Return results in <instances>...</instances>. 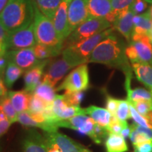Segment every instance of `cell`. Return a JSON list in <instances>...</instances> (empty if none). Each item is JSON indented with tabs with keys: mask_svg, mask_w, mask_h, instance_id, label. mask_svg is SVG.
I'll use <instances>...</instances> for the list:
<instances>
[{
	"mask_svg": "<svg viewBox=\"0 0 152 152\" xmlns=\"http://www.w3.org/2000/svg\"><path fill=\"white\" fill-rule=\"evenodd\" d=\"M115 115L121 121H127L128 119L131 118L130 103L128 100L119 99Z\"/></svg>",
	"mask_w": 152,
	"mask_h": 152,
	"instance_id": "obj_34",
	"label": "cell"
},
{
	"mask_svg": "<svg viewBox=\"0 0 152 152\" xmlns=\"http://www.w3.org/2000/svg\"><path fill=\"white\" fill-rule=\"evenodd\" d=\"M12 124L8 119L4 120V121H0V137L3 136L6 132L8 131L10 128L11 125Z\"/></svg>",
	"mask_w": 152,
	"mask_h": 152,
	"instance_id": "obj_41",
	"label": "cell"
},
{
	"mask_svg": "<svg viewBox=\"0 0 152 152\" xmlns=\"http://www.w3.org/2000/svg\"><path fill=\"white\" fill-rule=\"evenodd\" d=\"M119 99L112 97L111 96L107 94L106 96V109L109 111L111 115H115L116 111L118 106Z\"/></svg>",
	"mask_w": 152,
	"mask_h": 152,
	"instance_id": "obj_36",
	"label": "cell"
},
{
	"mask_svg": "<svg viewBox=\"0 0 152 152\" xmlns=\"http://www.w3.org/2000/svg\"><path fill=\"white\" fill-rule=\"evenodd\" d=\"M149 12H150V14H151V16L152 17V4L151 6V7H150V9H149Z\"/></svg>",
	"mask_w": 152,
	"mask_h": 152,
	"instance_id": "obj_47",
	"label": "cell"
},
{
	"mask_svg": "<svg viewBox=\"0 0 152 152\" xmlns=\"http://www.w3.org/2000/svg\"><path fill=\"white\" fill-rule=\"evenodd\" d=\"M33 0H9L0 13V23L7 32L27 28L33 23Z\"/></svg>",
	"mask_w": 152,
	"mask_h": 152,
	"instance_id": "obj_2",
	"label": "cell"
},
{
	"mask_svg": "<svg viewBox=\"0 0 152 152\" xmlns=\"http://www.w3.org/2000/svg\"><path fill=\"white\" fill-rule=\"evenodd\" d=\"M56 91L54 87L49 84L48 82L42 80L33 93L47 103L52 104L56 96Z\"/></svg>",
	"mask_w": 152,
	"mask_h": 152,
	"instance_id": "obj_27",
	"label": "cell"
},
{
	"mask_svg": "<svg viewBox=\"0 0 152 152\" xmlns=\"http://www.w3.org/2000/svg\"><path fill=\"white\" fill-rule=\"evenodd\" d=\"M149 37H150V39H151V40L152 41V28H151V31H150V33H149Z\"/></svg>",
	"mask_w": 152,
	"mask_h": 152,
	"instance_id": "obj_46",
	"label": "cell"
},
{
	"mask_svg": "<svg viewBox=\"0 0 152 152\" xmlns=\"http://www.w3.org/2000/svg\"><path fill=\"white\" fill-rule=\"evenodd\" d=\"M87 11L89 18H107L111 14V0H88Z\"/></svg>",
	"mask_w": 152,
	"mask_h": 152,
	"instance_id": "obj_17",
	"label": "cell"
},
{
	"mask_svg": "<svg viewBox=\"0 0 152 152\" xmlns=\"http://www.w3.org/2000/svg\"><path fill=\"white\" fill-rule=\"evenodd\" d=\"M127 92V100L134 102L138 100H147L152 102V93L143 88L132 89L131 87L125 89Z\"/></svg>",
	"mask_w": 152,
	"mask_h": 152,
	"instance_id": "obj_29",
	"label": "cell"
},
{
	"mask_svg": "<svg viewBox=\"0 0 152 152\" xmlns=\"http://www.w3.org/2000/svg\"><path fill=\"white\" fill-rule=\"evenodd\" d=\"M35 5V17L33 20L34 33L38 44L43 45L61 54L64 50V42L60 40L53 21L45 16Z\"/></svg>",
	"mask_w": 152,
	"mask_h": 152,
	"instance_id": "obj_4",
	"label": "cell"
},
{
	"mask_svg": "<svg viewBox=\"0 0 152 152\" xmlns=\"http://www.w3.org/2000/svg\"><path fill=\"white\" fill-rule=\"evenodd\" d=\"M0 105L2 108L4 113H5L7 119L11 123L17 122V118H18V113L14 109L8 94H7V96L1 97V100H0Z\"/></svg>",
	"mask_w": 152,
	"mask_h": 152,
	"instance_id": "obj_30",
	"label": "cell"
},
{
	"mask_svg": "<svg viewBox=\"0 0 152 152\" xmlns=\"http://www.w3.org/2000/svg\"><path fill=\"white\" fill-rule=\"evenodd\" d=\"M73 68L74 66L62 56L58 59L51 61L48 64L46 72L44 74L43 80L48 82L51 85L55 87Z\"/></svg>",
	"mask_w": 152,
	"mask_h": 152,
	"instance_id": "obj_12",
	"label": "cell"
},
{
	"mask_svg": "<svg viewBox=\"0 0 152 152\" xmlns=\"http://www.w3.org/2000/svg\"><path fill=\"white\" fill-rule=\"evenodd\" d=\"M8 1L9 0H0V13L1 12V11L4 8Z\"/></svg>",
	"mask_w": 152,
	"mask_h": 152,
	"instance_id": "obj_44",
	"label": "cell"
},
{
	"mask_svg": "<svg viewBox=\"0 0 152 152\" xmlns=\"http://www.w3.org/2000/svg\"><path fill=\"white\" fill-rule=\"evenodd\" d=\"M87 1L88 0H72L70 3L68 10L69 34L89 18Z\"/></svg>",
	"mask_w": 152,
	"mask_h": 152,
	"instance_id": "obj_10",
	"label": "cell"
},
{
	"mask_svg": "<svg viewBox=\"0 0 152 152\" xmlns=\"http://www.w3.org/2000/svg\"><path fill=\"white\" fill-rule=\"evenodd\" d=\"M131 65L137 79L152 93V66L144 63H134Z\"/></svg>",
	"mask_w": 152,
	"mask_h": 152,
	"instance_id": "obj_20",
	"label": "cell"
},
{
	"mask_svg": "<svg viewBox=\"0 0 152 152\" xmlns=\"http://www.w3.org/2000/svg\"><path fill=\"white\" fill-rule=\"evenodd\" d=\"M49 152H61V150L58 147H55V146H50L49 147Z\"/></svg>",
	"mask_w": 152,
	"mask_h": 152,
	"instance_id": "obj_45",
	"label": "cell"
},
{
	"mask_svg": "<svg viewBox=\"0 0 152 152\" xmlns=\"http://www.w3.org/2000/svg\"><path fill=\"white\" fill-rule=\"evenodd\" d=\"M7 56L9 61L14 63L18 67L22 68L25 72L37 66L42 61L36 57L33 47L9 50L7 52Z\"/></svg>",
	"mask_w": 152,
	"mask_h": 152,
	"instance_id": "obj_11",
	"label": "cell"
},
{
	"mask_svg": "<svg viewBox=\"0 0 152 152\" xmlns=\"http://www.w3.org/2000/svg\"><path fill=\"white\" fill-rule=\"evenodd\" d=\"M90 87V75L87 64L77 66L64 78V81L56 87V91L84 92Z\"/></svg>",
	"mask_w": 152,
	"mask_h": 152,
	"instance_id": "obj_7",
	"label": "cell"
},
{
	"mask_svg": "<svg viewBox=\"0 0 152 152\" xmlns=\"http://www.w3.org/2000/svg\"><path fill=\"white\" fill-rule=\"evenodd\" d=\"M147 4L145 0H134L130 8L135 13L136 15H137L145 11L147 7Z\"/></svg>",
	"mask_w": 152,
	"mask_h": 152,
	"instance_id": "obj_38",
	"label": "cell"
},
{
	"mask_svg": "<svg viewBox=\"0 0 152 152\" xmlns=\"http://www.w3.org/2000/svg\"><path fill=\"white\" fill-rule=\"evenodd\" d=\"M106 152H127L128 147L125 139L122 135L109 133L105 140Z\"/></svg>",
	"mask_w": 152,
	"mask_h": 152,
	"instance_id": "obj_23",
	"label": "cell"
},
{
	"mask_svg": "<svg viewBox=\"0 0 152 152\" xmlns=\"http://www.w3.org/2000/svg\"><path fill=\"white\" fill-rule=\"evenodd\" d=\"M23 73H25V71L22 68L18 67L13 62L9 61L4 75V80L7 88H11Z\"/></svg>",
	"mask_w": 152,
	"mask_h": 152,
	"instance_id": "obj_26",
	"label": "cell"
},
{
	"mask_svg": "<svg viewBox=\"0 0 152 152\" xmlns=\"http://www.w3.org/2000/svg\"><path fill=\"white\" fill-rule=\"evenodd\" d=\"M128 126L129 125L126 121H121L116 115H111V121L107 127V130L109 133L121 134L123 129Z\"/></svg>",
	"mask_w": 152,
	"mask_h": 152,
	"instance_id": "obj_33",
	"label": "cell"
},
{
	"mask_svg": "<svg viewBox=\"0 0 152 152\" xmlns=\"http://www.w3.org/2000/svg\"><path fill=\"white\" fill-rule=\"evenodd\" d=\"M4 75L0 73V96L4 97V96H7L9 91L7 90V87L6 86L4 80Z\"/></svg>",
	"mask_w": 152,
	"mask_h": 152,
	"instance_id": "obj_42",
	"label": "cell"
},
{
	"mask_svg": "<svg viewBox=\"0 0 152 152\" xmlns=\"http://www.w3.org/2000/svg\"><path fill=\"white\" fill-rule=\"evenodd\" d=\"M111 26V23L105 18H88L70 34L64 43V48L103 32Z\"/></svg>",
	"mask_w": 152,
	"mask_h": 152,
	"instance_id": "obj_5",
	"label": "cell"
},
{
	"mask_svg": "<svg viewBox=\"0 0 152 152\" xmlns=\"http://www.w3.org/2000/svg\"><path fill=\"white\" fill-rule=\"evenodd\" d=\"M146 1H147V3L149 4H152V0H145Z\"/></svg>",
	"mask_w": 152,
	"mask_h": 152,
	"instance_id": "obj_48",
	"label": "cell"
},
{
	"mask_svg": "<svg viewBox=\"0 0 152 152\" xmlns=\"http://www.w3.org/2000/svg\"><path fill=\"white\" fill-rule=\"evenodd\" d=\"M134 152H152V140L134 146Z\"/></svg>",
	"mask_w": 152,
	"mask_h": 152,
	"instance_id": "obj_39",
	"label": "cell"
},
{
	"mask_svg": "<svg viewBox=\"0 0 152 152\" xmlns=\"http://www.w3.org/2000/svg\"><path fill=\"white\" fill-rule=\"evenodd\" d=\"M125 53L131 64L144 63L152 66V41L149 35H132Z\"/></svg>",
	"mask_w": 152,
	"mask_h": 152,
	"instance_id": "obj_6",
	"label": "cell"
},
{
	"mask_svg": "<svg viewBox=\"0 0 152 152\" xmlns=\"http://www.w3.org/2000/svg\"><path fill=\"white\" fill-rule=\"evenodd\" d=\"M130 130H131L130 127V125H129L128 127H127V128L123 129V130H122V132H121V135H122L125 139L126 137H128L130 136Z\"/></svg>",
	"mask_w": 152,
	"mask_h": 152,
	"instance_id": "obj_43",
	"label": "cell"
},
{
	"mask_svg": "<svg viewBox=\"0 0 152 152\" xmlns=\"http://www.w3.org/2000/svg\"><path fill=\"white\" fill-rule=\"evenodd\" d=\"M17 122L20 123L22 125L25 127H28V128H40L46 132L58 131V127L56 126L55 123H38L33 119V118L30 116L28 111L19 113L18 114V118H17Z\"/></svg>",
	"mask_w": 152,
	"mask_h": 152,
	"instance_id": "obj_21",
	"label": "cell"
},
{
	"mask_svg": "<svg viewBox=\"0 0 152 152\" xmlns=\"http://www.w3.org/2000/svg\"><path fill=\"white\" fill-rule=\"evenodd\" d=\"M134 1V0H111L112 12L106 20L113 24L118 16L127 12L130 9Z\"/></svg>",
	"mask_w": 152,
	"mask_h": 152,
	"instance_id": "obj_25",
	"label": "cell"
},
{
	"mask_svg": "<svg viewBox=\"0 0 152 152\" xmlns=\"http://www.w3.org/2000/svg\"><path fill=\"white\" fill-rule=\"evenodd\" d=\"M126 47L124 42L113 33L96 47L89 62L104 64L120 70L125 76V86L131 85L133 70L125 53Z\"/></svg>",
	"mask_w": 152,
	"mask_h": 152,
	"instance_id": "obj_1",
	"label": "cell"
},
{
	"mask_svg": "<svg viewBox=\"0 0 152 152\" xmlns=\"http://www.w3.org/2000/svg\"><path fill=\"white\" fill-rule=\"evenodd\" d=\"M85 112L86 115H90V117L94 120L96 124L106 128L109 126L111 121V114L106 109L92 105L85 108Z\"/></svg>",
	"mask_w": 152,
	"mask_h": 152,
	"instance_id": "obj_22",
	"label": "cell"
},
{
	"mask_svg": "<svg viewBox=\"0 0 152 152\" xmlns=\"http://www.w3.org/2000/svg\"><path fill=\"white\" fill-rule=\"evenodd\" d=\"M84 152H92V151H91L90 149H87V148H86V149L85 150Z\"/></svg>",
	"mask_w": 152,
	"mask_h": 152,
	"instance_id": "obj_49",
	"label": "cell"
},
{
	"mask_svg": "<svg viewBox=\"0 0 152 152\" xmlns=\"http://www.w3.org/2000/svg\"><path fill=\"white\" fill-rule=\"evenodd\" d=\"M1 96H0V100H1Z\"/></svg>",
	"mask_w": 152,
	"mask_h": 152,
	"instance_id": "obj_50",
	"label": "cell"
},
{
	"mask_svg": "<svg viewBox=\"0 0 152 152\" xmlns=\"http://www.w3.org/2000/svg\"><path fill=\"white\" fill-rule=\"evenodd\" d=\"M33 93L23 90L9 91L8 96L14 109L18 113L27 111L29 109L30 103Z\"/></svg>",
	"mask_w": 152,
	"mask_h": 152,
	"instance_id": "obj_18",
	"label": "cell"
},
{
	"mask_svg": "<svg viewBox=\"0 0 152 152\" xmlns=\"http://www.w3.org/2000/svg\"><path fill=\"white\" fill-rule=\"evenodd\" d=\"M88 118L89 116L87 115H78L67 120H61L56 122L55 124L58 128H69L79 132Z\"/></svg>",
	"mask_w": 152,
	"mask_h": 152,
	"instance_id": "obj_28",
	"label": "cell"
},
{
	"mask_svg": "<svg viewBox=\"0 0 152 152\" xmlns=\"http://www.w3.org/2000/svg\"><path fill=\"white\" fill-rule=\"evenodd\" d=\"M71 1L72 0H62L53 19V23L58 37L64 43L70 35L68 31V10Z\"/></svg>",
	"mask_w": 152,
	"mask_h": 152,
	"instance_id": "obj_13",
	"label": "cell"
},
{
	"mask_svg": "<svg viewBox=\"0 0 152 152\" xmlns=\"http://www.w3.org/2000/svg\"><path fill=\"white\" fill-rule=\"evenodd\" d=\"M113 33H114V28H109L80 42L66 47L62 51L61 56L74 67L87 64L90 61L91 55L96 47Z\"/></svg>",
	"mask_w": 152,
	"mask_h": 152,
	"instance_id": "obj_3",
	"label": "cell"
},
{
	"mask_svg": "<svg viewBox=\"0 0 152 152\" xmlns=\"http://www.w3.org/2000/svg\"><path fill=\"white\" fill-rule=\"evenodd\" d=\"M52 106V104L47 103L33 93L31 101H30L29 109L27 111L30 112V113H42L49 106Z\"/></svg>",
	"mask_w": 152,
	"mask_h": 152,
	"instance_id": "obj_32",
	"label": "cell"
},
{
	"mask_svg": "<svg viewBox=\"0 0 152 152\" xmlns=\"http://www.w3.org/2000/svg\"><path fill=\"white\" fill-rule=\"evenodd\" d=\"M136 14L131 8L124 14L120 15L116 18L112 26L114 30H116L128 42L130 41L133 31V18Z\"/></svg>",
	"mask_w": 152,
	"mask_h": 152,
	"instance_id": "obj_16",
	"label": "cell"
},
{
	"mask_svg": "<svg viewBox=\"0 0 152 152\" xmlns=\"http://www.w3.org/2000/svg\"><path fill=\"white\" fill-rule=\"evenodd\" d=\"M50 61L42 60L39 64L28 70L24 73V90L30 93L35 92L38 85L42 83L44 75V69L48 65Z\"/></svg>",
	"mask_w": 152,
	"mask_h": 152,
	"instance_id": "obj_15",
	"label": "cell"
},
{
	"mask_svg": "<svg viewBox=\"0 0 152 152\" xmlns=\"http://www.w3.org/2000/svg\"><path fill=\"white\" fill-rule=\"evenodd\" d=\"M9 62V61L7 56V53L4 55H0V73L2 75H4L5 70Z\"/></svg>",
	"mask_w": 152,
	"mask_h": 152,
	"instance_id": "obj_40",
	"label": "cell"
},
{
	"mask_svg": "<svg viewBox=\"0 0 152 152\" xmlns=\"http://www.w3.org/2000/svg\"><path fill=\"white\" fill-rule=\"evenodd\" d=\"M23 152H49L46 139L35 129L28 130L23 140Z\"/></svg>",
	"mask_w": 152,
	"mask_h": 152,
	"instance_id": "obj_14",
	"label": "cell"
},
{
	"mask_svg": "<svg viewBox=\"0 0 152 152\" xmlns=\"http://www.w3.org/2000/svg\"><path fill=\"white\" fill-rule=\"evenodd\" d=\"M33 49L36 57L39 60L48 59L49 58L56 57L60 55L54 49L38 43L33 47Z\"/></svg>",
	"mask_w": 152,
	"mask_h": 152,
	"instance_id": "obj_31",
	"label": "cell"
},
{
	"mask_svg": "<svg viewBox=\"0 0 152 152\" xmlns=\"http://www.w3.org/2000/svg\"><path fill=\"white\" fill-rule=\"evenodd\" d=\"M42 14L53 21L56 11L62 0H33Z\"/></svg>",
	"mask_w": 152,
	"mask_h": 152,
	"instance_id": "obj_24",
	"label": "cell"
},
{
	"mask_svg": "<svg viewBox=\"0 0 152 152\" xmlns=\"http://www.w3.org/2000/svg\"><path fill=\"white\" fill-rule=\"evenodd\" d=\"M7 35H8V32L3 27L2 25L0 23V55L5 54L8 51L7 46Z\"/></svg>",
	"mask_w": 152,
	"mask_h": 152,
	"instance_id": "obj_37",
	"label": "cell"
},
{
	"mask_svg": "<svg viewBox=\"0 0 152 152\" xmlns=\"http://www.w3.org/2000/svg\"><path fill=\"white\" fill-rule=\"evenodd\" d=\"M43 135L46 139L49 147L50 146H55L61 152H84L86 149V147L81 144L58 131L52 132H45Z\"/></svg>",
	"mask_w": 152,
	"mask_h": 152,
	"instance_id": "obj_9",
	"label": "cell"
},
{
	"mask_svg": "<svg viewBox=\"0 0 152 152\" xmlns=\"http://www.w3.org/2000/svg\"><path fill=\"white\" fill-rule=\"evenodd\" d=\"M35 33H34L33 23L29 27L25 29L14 32H8L7 39V49H17L32 48L37 45Z\"/></svg>",
	"mask_w": 152,
	"mask_h": 152,
	"instance_id": "obj_8",
	"label": "cell"
},
{
	"mask_svg": "<svg viewBox=\"0 0 152 152\" xmlns=\"http://www.w3.org/2000/svg\"><path fill=\"white\" fill-rule=\"evenodd\" d=\"M84 92H67L64 94L66 103L69 106H80L84 99Z\"/></svg>",
	"mask_w": 152,
	"mask_h": 152,
	"instance_id": "obj_35",
	"label": "cell"
},
{
	"mask_svg": "<svg viewBox=\"0 0 152 152\" xmlns=\"http://www.w3.org/2000/svg\"><path fill=\"white\" fill-rule=\"evenodd\" d=\"M133 24L132 35H149L152 28V17L149 10L141 14L135 15L133 18Z\"/></svg>",
	"mask_w": 152,
	"mask_h": 152,
	"instance_id": "obj_19",
	"label": "cell"
}]
</instances>
